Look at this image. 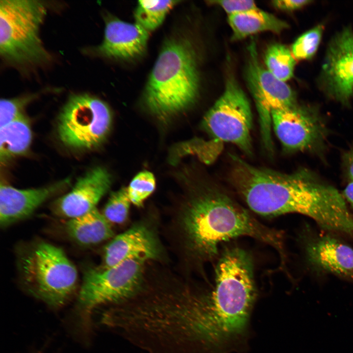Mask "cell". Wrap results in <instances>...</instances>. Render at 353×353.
<instances>
[{"instance_id":"cell-1","label":"cell","mask_w":353,"mask_h":353,"mask_svg":"<svg viewBox=\"0 0 353 353\" xmlns=\"http://www.w3.org/2000/svg\"><path fill=\"white\" fill-rule=\"evenodd\" d=\"M257 296L252 256L242 248H227L210 289L160 294L149 303L146 330L158 353H243Z\"/></svg>"},{"instance_id":"cell-2","label":"cell","mask_w":353,"mask_h":353,"mask_svg":"<svg viewBox=\"0 0 353 353\" xmlns=\"http://www.w3.org/2000/svg\"><path fill=\"white\" fill-rule=\"evenodd\" d=\"M229 178L249 207L263 217L298 213L328 230L340 220L345 201L338 190L306 168L284 173L250 164L239 157Z\"/></svg>"},{"instance_id":"cell-3","label":"cell","mask_w":353,"mask_h":353,"mask_svg":"<svg viewBox=\"0 0 353 353\" xmlns=\"http://www.w3.org/2000/svg\"><path fill=\"white\" fill-rule=\"evenodd\" d=\"M182 226L188 246L200 259L216 257L223 242L249 236L267 244L284 259L281 232L267 227L226 193L214 187L199 191L188 202Z\"/></svg>"},{"instance_id":"cell-4","label":"cell","mask_w":353,"mask_h":353,"mask_svg":"<svg viewBox=\"0 0 353 353\" xmlns=\"http://www.w3.org/2000/svg\"><path fill=\"white\" fill-rule=\"evenodd\" d=\"M197 55L183 37L168 40L150 73L143 95L146 108L166 120L182 112L196 101L199 91Z\"/></svg>"},{"instance_id":"cell-5","label":"cell","mask_w":353,"mask_h":353,"mask_svg":"<svg viewBox=\"0 0 353 353\" xmlns=\"http://www.w3.org/2000/svg\"><path fill=\"white\" fill-rule=\"evenodd\" d=\"M18 263L25 290L51 307L64 305L76 290L77 270L56 246L44 241L31 243L20 251Z\"/></svg>"},{"instance_id":"cell-6","label":"cell","mask_w":353,"mask_h":353,"mask_svg":"<svg viewBox=\"0 0 353 353\" xmlns=\"http://www.w3.org/2000/svg\"><path fill=\"white\" fill-rule=\"evenodd\" d=\"M46 13L39 0L0 1V54L5 60L34 65L50 60L39 34Z\"/></svg>"},{"instance_id":"cell-7","label":"cell","mask_w":353,"mask_h":353,"mask_svg":"<svg viewBox=\"0 0 353 353\" xmlns=\"http://www.w3.org/2000/svg\"><path fill=\"white\" fill-rule=\"evenodd\" d=\"M145 261L130 259L109 268L91 267L85 270L77 305L84 327L89 326L92 312L97 306L118 304L139 292Z\"/></svg>"},{"instance_id":"cell-8","label":"cell","mask_w":353,"mask_h":353,"mask_svg":"<svg viewBox=\"0 0 353 353\" xmlns=\"http://www.w3.org/2000/svg\"><path fill=\"white\" fill-rule=\"evenodd\" d=\"M112 124V114L101 100L88 94L70 96L58 117L61 141L76 149H92L106 139Z\"/></svg>"},{"instance_id":"cell-9","label":"cell","mask_w":353,"mask_h":353,"mask_svg":"<svg viewBox=\"0 0 353 353\" xmlns=\"http://www.w3.org/2000/svg\"><path fill=\"white\" fill-rule=\"evenodd\" d=\"M252 115L249 101L235 79L227 81L224 91L204 116L202 127L211 137L252 154Z\"/></svg>"},{"instance_id":"cell-10","label":"cell","mask_w":353,"mask_h":353,"mask_svg":"<svg viewBox=\"0 0 353 353\" xmlns=\"http://www.w3.org/2000/svg\"><path fill=\"white\" fill-rule=\"evenodd\" d=\"M271 122L286 152L318 154L325 149L328 130L325 121L314 108L297 104L275 109L271 112Z\"/></svg>"},{"instance_id":"cell-11","label":"cell","mask_w":353,"mask_h":353,"mask_svg":"<svg viewBox=\"0 0 353 353\" xmlns=\"http://www.w3.org/2000/svg\"><path fill=\"white\" fill-rule=\"evenodd\" d=\"M255 43L252 42L249 47L245 77L259 116L264 144L271 151L272 111L293 106L297 102L294 92L285 82L276 78L260 64Z\"/></svg>"},{"instance_id":"cell-12","label":"cell","mask_w":353,"mask_h":353,"mask_svg":"<svg viewBox=\"0 0 353 353\" xmlns=\"http://www.w3.org/2000/svg\"><path fill=\"white\" fill-rule=\"evenodd\" d=\"M323 76L329 95L348 103L353 95V31L349 29L340 32L330 44Z\"/></svg>"},{"instance_id":"cell-13","label":"cell","mask_w":353,"mask_h":353,"mask_svg":"<svg viewBox=\"0 0 353 353\" xmlns=\"http://www.w3.org/2000/svg\"><path fill=\"white\" fill-rule=\"evenodd\" d=\"M111 176L105 168L95 167L76 181L71 191L56 200L52 211L58 217L69 219L82 216L93 209L108 191Z\"/></svg>"},{"instance_id":"cell-14","label":"cell","mask_w":353,"mask_h":353,"mask_svg":"<svg viewBox=\"0 0 353 353\" xmlns=\"http://www.w3.org/2000/svg\"><path fill=\"white\" fill-rule=\"evenodd\" d=\"M306 260L315 271L353 280V249L330 234H321L304 245Z\"/></svg>"},{"instance_id":"cell-15","label":"cell","mask_w":353,"mask_h":353,"mask_svg":"<svg viewBox=\"0 0 353 353\" xmlns=\"http://www.w3.org/2000/svg\"><path fill=\"white\" fill-rule=\"evenodd\" d=\"M149 32L136 23H127L108 16L105 19L103 39L97 51L108 58L136 59L146 50Z\"/></svg>"},{"instance_id":"cell-16","label":"cell","mask_w":353,"mask_h":353,"mask_svg":"<svg viewBox=\"0 0 353 353\" xmlns=\"http://www.w3.org/2000/svg\"><path fill=\"white\" fill-rule=\"evenodd\" d=\"M158 253L152 232L145 225L137 224L114 237L106 245L101 267L109 268L130 259H153Z\"/></svg>"},{"instance_id":"cell-17","label":"cell","mask_w":353,"mask_h":353,"mask_svg":"<svg viewBox=\"0 0 353 353\" xmlns=\"http://www.w3.org/2000/svg\"><path fill=\"white\" fill-rule=\"evenodd\" d=\"M66 178L37 189H18L0 184V224L6 227L27 218L42 203L69 184Z\"/></svg>"},{"instance_id":"cell-18","label":"cell","mask_w":353,"mask_h":353,"mask_svg":"<svg viewBox=\"0 0 353 353\" xmlns=\"http://www.w3.org/2000/svg\"><path fill=\"white\" fill-rule=\"evenodd\" d=\"M65 230L71 238L81 246L98 244L113 237L111 223L95 208L88 213L69 219Z\"/></svg>"},{"instance_id":"cell-19","label":"cell","mask_w":353,"mask_h":353,"mask_svg":"<svg viewBox=\"0 0 353 353\" xmlns=\"http://www.w3.org/2000/svg\"><path fill=\"white\" fill-rule=\"evenodd\" d=\"M228 22L232 30L233 40L264 31L278 34L288 27L285 22L258 8L228 16Z\"/></svg>"},{"instance_id":"cell-20","label":"cell","mask_w":353,"mask_h":353,"mask_svg":"<svg viewBox=\"0 0 353 353\" xmlns=\"http://www.w3.org/2000/svg\"><path fill=\"white\" fill-rule=\"evenodd\" d=\"M31 140L32 132L29 121L22 114L0 128L1 161L26 153Z\"/></svg>"},{"instance_id":"cell-21","label":"cell","mask_w":353,"mask_h":353,"mask_svg":"<svg viewBox=\"0 0 353 353\" xmlns=\"http://www.w3.org/2000/svg\"><path fill=\"white\" fill-rule=\"evenodd\" d=\"M177 2L169 0L138 1L134 12L136 23L149 32L155 29Z\"/></svg>"},{"instance_id":"cell-22","label":"cell","mask_w":353,"mask_h":353,"mask_svg":"<svg viewBox=\"0 0 353 353\" xmlns=\"http://www.w3.org/2000/svg\"><path fill=\"white\" fill-rule=\"evenodd\" d=\"M264 61L267 70L279 80L286 82L293 76L296 59L286 46L271 45L266 51Z\"/></svg>"},{"instance_id":"cell-23","label":"cell","mask_w":353,"mask_h":353,"mask_svg":"<svg viewBox=\"0 0 353 353\" xmlns=\"http://www.w3.org/2000/svg\"><path fill=\"white\" fill-rule=\"evenodd\" d=\"M130 203L127 188H121L111 194L103 214L111 224H121L127 218Z\"/></svg>"},{"instance_id":"cell-24","label":"cell","mask_w":353,"mask_h":353,"mask_svg":"<svg viewBox=\"0 0 353 353\" xmlns=\"http://www.w3.org/2000/svg\"><path fill=\"white\" fill-rule=\"evenodd\" d=\"M324 26L317 25L300 36L293 43L292 53L296 59L305 60L312 57L319 45Z\"/></svg>"},{"instance_id":"cell-25","label":"cell","mask_w":353,"mask_h":353,"mask_svg":"<svg viewBox=\"0 0 353 353\" xmlns=\"http://www.w3.org/2000/svg\"><path fill=\"white\" fill-rule=\"evenodd\" d=\"M155 188V179L152 173L143 171L138 173L127 187L128 195L132 203L141 206Z\"/></svg>"},{"instance_id":"cell-26","label":"cell","mask_w":353,"mask_h":353,"mask_svg":"<svg viewBox=\"0 0 353 353\" xmlns=\"http://www.w3.org/2000/svg\"><path fill=\"white\" fill-rule=\"evenodd\" d=\"M35 96L31 95L12 99H1L0 101V128L23 114L22 111Z\"/></svg>"},{"instance_id":"cell-27","label":"cell","mask_w":353,"mask_h":353,"mask_svg":"<svg viewBox=\"0 0 353 353\" xmlns=\"http://www.w3.org/2000/svg\"><path fill=\"white\" fill-rule=\"evenodd\" d=\"M211 2L220 6L228 14V16L258 8L253 0H226L211 1Z\"/></svg>"},{"instance_id":"cell-28","label":"cell","mask_w":353,"mask_h":353,"mask_svg":"<svg viewBox=\"0 0 353 353\" xmlns=\"http://www.w3.org/2000/svg\"><path fill=\"white\" fill-rule=\"evenodd\" d=\"M310 1L307 0H274V6L282 10L293 11L308 4Z\"/></svg>"},{"instance_id":"cell-29","label":"cell","mask_w":353,"mask_h":353,"mask_svg":"<svg viewBox=\"0 0 353 353\" xmlns=\"http://www.w3.org/2000/svg\"><path fill=\"white\" fill-rule=\"evenodd\" d=\"M342 161L346 177L349 182H353V145L344 152Z\"/></svg>"},{"instance_id":"cell-30","label":"cell","mask_w":353,"mask_h":353,"mask_svg":"<svg viewBox=\"0 0 353 353\" xmlns=\"http://www.w3.org/2000/svg\"><path fill=\"white\" fill-rule=\"evenodd\" d=\"M345 200L353 208V182H349L342 193Z\"/></svg>"}]
</instances>
